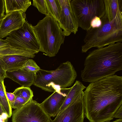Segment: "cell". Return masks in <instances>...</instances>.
<instances>
[{
	"label": "cell",
	"mask_w": 122,
	"mask_h": 122,
	"mask_svg": "<svg viewBox=\"0 0 122 122\" xmlns=\"http://www.w3.org/2000/svg\"><path fill=\"white\" fill-rule=\"evenodd\" d=\"M102 24L99 27L91 28L86 31L81 46V52L86 53L91 48L104 47L122 42V18L110 21L104 15L101 18Z\"/></svg>",
	"instance_id": "obj_3"
},
{
	"label": "cell",
	"mask_w": 122,
	"mask_h": 122,
	"mask_svg": "<svg viewBox=\"0 0 122 122\" xmlns=\"http://www.w3.org/2000/svg\"><path fill=\"white\" fill-rule=\"evenodd\" d=\"M1 99H0V104H1Z\"/></svg>",
	"instance_id": "obj_33"
},
{
	"label": "cell",
	"mask_w": 122,
	"mask_h": 122,
	"mask_svg": "<svg viewBox=\"0 0 122 122\" xmlns=\"http://www.w3.org/2000/svg\"><path fill=\"white\" fill-rule=\"evenodd\" d=\"M6 93L8 101L10 105L14 101L16 96L13 93L9 92H6Z\"/></svg>",
	"instance_id": "obj_27"
},
{
	"label": "cell",
	"mask_w": 122,
	"mask_h": 122,
	"mask_svg": "<svg viewBox=\"0 0 122 122\" xmlns=\"http://www.w3.org/2000/svg\"><path fill=\"white\" fill-rule=\"evenodd\" d=\"M29 57L24 56L12 55L0 56V62L5 71L21 68Z\"/></svg>",
	"instance_id": "obj_14"
},
{
	"label": "cell",
	"mask_w": 122,
	"mask_h": 122,
	"mask_svg": "<svg viewBox=\"0 0 122 122\" xmlns=\"http://www.w3.org/2000/svg\"><path fill=\"white\" fill-rule=\"evenodd\" d=\"M35 54L30 51L15 48L11 46L9 44L0 47V56L16 55L33 58L35 56Z\"/></svg>",
	"instance_id": "obj_18"
},
{
	"label": "cell",
	"mask_w": 122,
	"mask_h": 122,
	"mask_svg": "<svg viewBox=\"0 0 122 122\" xmlns=\"http://www.w3.org/2000/svg\"><path fill=\"white\" fill-rule=\"evenodd\" d=\"M9 44L5 40L0 38V47H1Z\"/></svg>",
	"instance_id": "obj_30"
},
{
	"label": "cell",
	"mask_w": 122,
	"mask_h": 122,
	"mask_svg": "<svg viewBox=\"0 0 122 122\" xmlns=\"http://www.w3.org/2000/svg\"><path fill=\"white\" fill-rule=\"evenodd\" d=\"M4 82V81L0 80V97L1 102V105L8 118H9L12 115V108L6 96V89Z\"/></svg>",
	"instance_id": "obj_20"
},
{
	"label": "cell",
	"mask_w": 122,
	"mask_h": 122,
	"mask_svg": "<svg viewBox=\"0 0 122 122\" xmlns=\"http://www.w3.org/2000/svg\"><path fill=\"white\" fill-rule=\"evenodd\" d=\"M21 68L35 74L41 69L34 60L30 58L27 60Z\"/></svg>",
	"instance_id": "obj_22"
},
{
	"label": "cell",
	"mask_w": 122,
	"mask_h": 122,
	"mask_svg": "<svg viewBox=\"0 0 122 122\" xmlns=\"http://www.w3.org/2000/svg\"><path fill=\"white\" fill-rule=\"evenodd\" d=\"M104 15L110 21L117 18H122V0H103Z\"/></svg>",
	"instance_id": "obj_16"
},
{
	"label": "cell",
	"mask_w": 122,
	"mask_h": 122,
	"mask_svg": "<svg viewBox=\"0 0 122 122\" xmlns=\"http://www.w3.org/2000/svg\"><path fill=\"white\" fill-rule=\"evenodd\" d=\"M48 15L58 22L61 12V8L58 0H45Z\"/></svg>",
	"instance_id": "obj_19"
},
{
	"label": "cell",
	"mask_w": 122,
	"mask_h": 122,
	"mask_svg": "<svg viewBox=\"0 0 122 122\" xmlns=\"http://www.w3.org/2000/svg\"><path fill=\"white\" fill-rule=\"evenodd\" d=\"M26 18L25 12L21 11L6 14L0 22V38L6 37L11 32L21 28Z\"/></svg>",
	"instance_id": "obj_11"
},
{
	"label": "cell",
	"mask_w": 122,
	"mask_h": 122,
	"mask_svg": "<svg viewBox=\"0 0 122 122\" xmlns=\"http://www.w3.org/2000/svg\"><path fill=\"white\" fill-rule=\"evenodd\" d=\"M86 88V87L81 81L76 80L73 86L71 87L63 103L59 110L57 115L77 99L84 96V92L83 90Z\"/></svg>",
	"instance_id": "obj_15"
},
{
	"label": "cell",
	"mask_w": 122,
	"mask_h": 122,
	"mask_svg": "<svg viewBox=\"0 0 122 122\" xmlns=\"http://www.w3.org/2000/svg\"><path fill=\"white\" fill-rule=\"evenodd\" d=\"M84 92L85 116L90 122H105L122 105V77L113 75L90 83Z\"/></svg>",
	"instance_id": "obj_1"
},
{
	"label": "cell",
	"mask_w": 122,
	"mask_h": 122,
	"mask_svg": "<svg viewBox=\"0 0 122 122\" xmlns=\"http://www.w3.org/2000/svg\"><path fill=\"white\" fill-rule=\"evenodd\" d=\"M77 75L73 65L68 61L54 70L40 69L35 74L33 85L45 91L54 92L71 86Z\"/></svg>",
	"instance_id": "obj_4"
},
{
	"label": "cell",
	"mask_w": 122,
	"mask_h": 122,
	"mask_svg": "<svg viewBox=\"0 0 122 122\" xmlns=\"http://www.w3.org/2000/svg\"><path fill=\"white\" fill-rule=\"evenodd\" d=\"M102 23L101 19L97 16H96L92 20L90 25L92 28H97L101 26Z\"/></svg>",
	"instance_id": "obj_25"
},
{
	"label": "cell",
	"mask_w": 122,
	"mask_h": 122,
	"mask_svg": "<svg viewBox=\"0 0 122 122\" xmlns=\"http://www.w3.org/2000/svg\"><path fill=\"white\" fill-rule=\"evenodd\" d=\"M33 26L26 21L21 28L11 32L5 40L15 48L37 53L40 46Z\"/></svg>",
	"instance_id": "obj_7"
},
{
	"label": "cell",
	"mask_w": 122,
	"mask_h": 122,
	"mask_svg": "<svg viewBox=\"0 0 122 122\" xmlns=\"http://www.w3.org/2000/svg\"><path fill=\"white\" fill-rule=\"evenodd\" d=\"M33 27L40 45L39 51L50 57L55 56L65 36L57 21L48 15Z\"/></svg>",
	"instance_id": "obj_5"
},
{
	"label": "cell",
	"mask_w": 122,
	"mask_h": 122,
	"mask_svg": "<svg viewBox=\"0 0 122 122\" xmlns=\"http://www.w3.org/2000/svg\"><path fill=\"white\" fill-rule=\"evenodd\" d=\"M70 4L78 27L86 31L92 28L90 23L94 18L101 19L104 15L103 0H71Z\"/></svg>",
	"instance_id": "obj_6"
},
{
	"label": "cell",
	"mask_w": 122,
	"mask_h": 122,
	"mask_svg": "<svg viewBox=\"0 0 122 122\" xmlns=\"http://www.w3.org/2000/svg\"><path fill=\"white\" fill-rule=\"evenodd\" d=\"M28 102L23 98L18 96H16L14 102L10 105L12 108L15 109L20 108Z\"/></svg>",
	"instance_id": "obj_24"
},
{
	"label": "cell",
	"mask_w": 122,
	"mask_h": 122,
	"mask_svg": "<svg viewBox=\"0 0 122 122\" xmlns=\"http://www.w3.org/2000/svg\"><path fill=\"white\" fill-rule=\"evenodd\" d=\"M5 113H6L3 110L2 107L0 104V116L2 115Z\"/></svg>",
	"instance_id": "obj_31"
},
{
	"label": "cell",
	"mask_w": 122,
	"mask_h": 122,
	"mask_svg": "<svg viewBox=\"0 0 122 122\" xmlns=\"http://www.w3.org/2000/svg\"><path fill=\"white\" fill-rule=\"evenodd\" d=\"M8 122V120L5 121L4 122Z\"/></svg>",
	"instance_id": "obj_34"
},
{
	"label": "cell",
	"mask_w": 122,
	"mask_h": 122,
	"mask_svg": "<svg viewBox=\"0 0 122 122\" xmlns=\"http://www.w3.org/2000/svg\"><path fill=\"white\" fill-rule=\"evenodd\" d=\"M71 87L62 88L60 90L54 92L40 104L44 111L50 117L57 115Z\"/></svg>",
	"instance_id": "obj_12"
},
{
	"label": "cell",
	"mask_w": 122,
	"mask_h": 122,
	"mask_svg": "<svg viewBox=\"0 0 122 122\" xmlns=\"http://www.w3.org/2000/svg\"><path fill=\"white\" fill-rule=\"evenodd\" d=\"M84 97L79 98L70 104L51 122H84Z\"/></svg>",
	"instance_id": "obj_9"
},
{
	"label": "cell",
	"mask_w": 122,
	"mask_h": 122,
	"mask_svg": "<svg viewBox=\"0 0 122 122\" xmlns=\"http://www.w3.org/2000/svg\"><path fill=\"white\" fill-rule=\"evenodd\" d=\"M12 116V122H51V120L40 104L32 99L14 110Z\"/></svg>",
	"instance_id": "obj_8"
},
{
	"label": "cell",
	"mask_w": 122,
	"mask_h": 122,
	"mask_svg": "<svg viewBox=\"0 0 122 122\" xmlns=\"http://www.w3.org/2000/svg\"><path fill=\"white\" fill-rule=\"evenodd\" d=\"M13 93L15 96L20 97L28 102L32 99L33 92L30 87L23 86L16 89Z\"/></svg>",
	"instance_id": "obj_21"
},
{
	"label": "cell",
	"mask_w": 122,
	"mask_h": 122,
	"mask_svg": "<svg viewBox=\"0 0 122 122\" xmlns=\"http://www.w3.org/2000/svg\"><path fill=\"white\" fill-rule=\"evenodd\" d=\"M5 7L4 0H0V22L5 15Z\"/></svg>",
	"instance_id": "obj_26"
},
{
	"label": "cell",
	"mask_w": 122,
	"mask_h": 122,
	"mask_svg": "<svg viewBox=\"0 0 122 122\" xmlns=\"http://www.w3.org/2000/svg\"><path fill=\"white\" fill-rule=\"evenodd\" d=\"M6 14L12 12L21 11L25 12L31 5L30 0H5Z\"/></svg>",
	"instance_id": "obj_17"
},
{
	"label": "cell",
	"mask_w": 122,
	"mask_h": 122,
	"mask_svg": "<svg viewBox=\"0 0 122 122\" xmlns=\"http://www.w3.org/2000/svg\"><path fill=\"white\" fill-rule=\"evenodd\" d=\"M81 71L82 81L90 83L114 75L122 70V43L118 42L89 52Z\"/></svg>",
	"instance_id": "obj_2"
},
{
	"label": "cell",
	"mask_w": 122,
	"mask_h": 122,
	"mask_svg": "<svg viewBox=\"0 0 122 122\" xmlns=\"http://www.w3.org/2000/svg\"><path fill=\"white\" fill-rule=\"evenodd\" d=\"M61 8V12L58 22L65 36L72 33L75 34L78 26L71 8V0H58Z\"/></svg>",
	"instance_id": "obj_10"
},
{
	"label": "cell",
	"mask_w": 122,
	"mask_h": 122,
	"mask_svg": "<svg viewBox=\"0 0 122 122\" xmlns=\"http://www.w3.org/2000/svg\"><path fill=\"white\" fill-rule=\"evenodd\" d=\"M6 77L16 82L22 86L30 87L33 85L35 74L22 68L6 72Z\"/></svg>",
	"instance_id": "obj_13"
},
{
	"label": "cell",
	"mask_w": 122,
	"mask_h": 122,
	"mask_svg": "<svg viewBox=\"0 0 122 122\" xmlns=\"http://www.w3.org/2000/svg\"><path fill=\"white\" fill-rule=\"evenodd\" d=\"M113 118H122V105L117 109L115 113Z\"/></svg>",
	"instance_id": "obj_28"
},
{
	"label": "cell",
	"mask_w": 122,
	"mask_h": 122,
	"mask_svg": "<svg viewBox=\"0 0 122 122\" xmlns=\"http://www.w3.org/2000/svg\"><path fill=\"white\" fill-rule=\"evenodd\" d=\"M32 5L36 7L39 12L46 16L48 15L45 0H33Z\"/></svg>",
	"instance_id": "obj_23"
},
{
	"label": "cell",
	"mask_w": 122,
	"mask_h": 122,
	"mask_svg": "<svg viewBox=\"0 0 122 122\" xmlns=\"http://www.w3.org/2000/svg\"><path fill=\"white\" fill-rule=\"evenodd\" d=\"M6 71L3 68L0 62V80L3 81L5 78L6 77Z\"/></svg>",
	"instance_id": "obj_29"
},
{
	"label": "cell",
	"mask_w": 122,
	"mask_h": 122,
	"mask_svg": "<svg viewBox=\"0 0 122 122\" xmlns=\"http://www.w3.org/2000/svg\"><path fill=\"white\" fill-rule=\"evenodd\" d=\"M105 122H122V118L117 119L113 122H110V121H108Z\"/></svg>",
	"instance_id": "obj_32"
}]
</instances>
